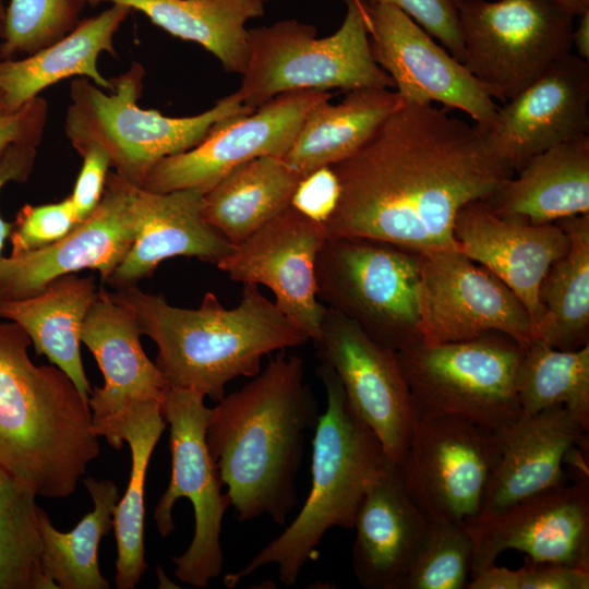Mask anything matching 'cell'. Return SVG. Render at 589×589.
<instances>
[{"mask_svg":"<svg viewBox=\"0 0 589 589\" xmlns=\"http://www.w3.org/2000/svg\"><path fill=\"white\" fill-rule=\"evenodd\" d=\"M332 97L329 92L314 89L280 94L249 115L220 123L195 147L159 160L141 188L204 194L245 161L284 157L309 112Z\"/></svg>","mask_w":589,"mask_h":589,"instance_id":"14","label":"cell"},{"mask_svg":"<svg viewBox=\"0 0 589 589\" xmlns=\"http://www.w3.org/2000/svg\"><path fill=\"white\" fill-rule=\"evenodd\" d=\"M498 456L495 431L455 416H422L398 468L428 521L464 524L480 514Z\"/></svg>","mask_w":589,"mask_h":589,"instance_id":"12","label":"cell"},{"mask_svg":"<svg viewBox=\"0 0 589 589\" xmlns=\"http://www.w3.org/2000/svg\"><path fill=\"white\" fill-rule=\"evenodd\" d=\"M326 394V409L314 429L311 486L290 525L241 569L224 577L228 588L267 564H276L280 581L296 585L324 534L333 527L353 528L361 501L388 459L371 428L354 411L333 369H316Z\"/></svg>","mask_w":589,"mask_h":589,"instance_id":"5","label":"cell"},{"mask_svg":"<svg viewBox=\"0 0 589 589\" xmlns=\"http://www.w3.org/2000/svg\"><path fill=\"white\" fill-rule=\"evenodd\" d=\"M5 11H7V7L4 5L3 0H0V37L3 32Z\"/></svg>","mask_w":589,"mask_h":589,"instance_id":"47","label":"cell"},{"mask_svg":"<svg viewBox=\"0 0 589 589\" xmlns=\"http://www.w3.org/2000/svg\"><path fill=\"white\" fill-rule=\"evenodd\" d=\"M420 252L362 237L325 238L317 298L378 344L399 351L422 340Z\"/></svg>","mask_w":589,"mask_h":589,"instance_id":"8","label":"cell"},{"mask_svg":"<svg viewBox=\"0 0 589 589\" xmlns=\"http://www.w3.org/2000/svg\"><path fill=\"white\" fill-rule=\"evenodd\" d=\"M495 214L542 225L589 213V135L530 158L491 197Z\"/></svg>","mask_w":589,"mask_h":589,"instance_id":"27","label":"cell"},{"mask_svg":"<svg viewBox=\"0 0 589 589\" xmlns=\"http://www.w3.org/2000/svg\"><path fill=\"white\" fill-rule=\"evenodd\" d=\"M76 152L82 157V166L73 191L69 196L80 224L99 204L111 168V161L106 151L97 145H86Z\"/></svg>","mask_w":589,"mask_h":589,"instance_id":"42","label":"cell"},{"mask_svg":"<svg viewBox=\"0 0 589 589\" xmlns=\"http://www.w3.org/2000/svg\"><path fill=\"white\" fill-rule=\"evenodd\" d=\"M500 456L481 512L489 516L565 482L563 462L587 440V431L563 406L522 414L496 431Z\"/></svg>","mask_w":589,"mask_h":589,"instance_id":"23","label":"cell"},{"mask_svg":"<svg viewBox=\"0 0 589 589\" xmlns=\"http://www.w3.org/2000/svg\"><path fill=\"white\" fill-rule=\"evenodd\" d=\"M574 16H579L589 10V0H553Z\"/></svg>","mask_w":589,"mask_h":589,"instance_id":"46","label":"cell"},{"mask_svg":"<svg viewBox=\"0 0 589 589\" xmlns=\"http://www.w3.org/2000/svg\"><path fill=\"white\" fill-rule=\"evenodd\" d=\"M318 417L304 360L285 350L211 408L206 443L240 521L267 516L285 525L298 502L305 436Z\"/></svg>","mask_w":589,"mask_h":589,"instance_id":"2","label":"cell"},{"mask_svg":"<svg viewBox=\"0 0 589 589\" xmlns=\"http://www.w3.org/2000/svg\"><path fill=\"white\" fill-rule=\"evenodd\" d=\"M38 144H14L0 159V192L9 182H24L32 173L37 156ZM12 230V223L0 216V259L5 240Z\"/></svg>","mask_w":589,"mask_h":589,"instance_id":"44","label":"cell"},{"mask_svg":"<svg viewBox=\"0 0 589 589\" xmlns=\"http://www.w3.org/2000/svg\"><path fill=\"white\" fill-rule=\"evenodd\" d=\"M365 10L373 58L404 103H437L490 128L498 107L459 60L398 8L365 3Z\"/></svg>","mask_w":589,"mask_h":589,"instance_id":"15","label":"cell"},{"mask_svg":"<svg viewBox=\"0 0 589 589\" xmlns=\"http://www.w3.org/2000/svg\"><path fill=\"white\" fill-rule=\"evenodd\" d=\"M516 394L522 414L563 406L589 430V344L576 350H561L541 339L524 349Z\"/></svg>","mask_w":589,"mask_h":589,"instance_id":"35","label":"cell"},{"mask_svg":"<svg viewBox=\"0 0 589 589\" xmlns=\"http://www.w3.org/2000/svg\"><path fill=\"white\" fill-rule=\"evenodd\" d=\"M401 103L388 88H358L338 104L325 100L305 117L283 159L308 179L357 152Z\"/></svg>","mask_w":589,"mask_h":589,"instance_id":"30","label":"cell"},{"mask_svg":"<svg viewBox=\"0 0 589 589\" xmlns=\"http://www.w3.org/2000/svg\"><path fill=\"white\" fill-rule=\"evenodd\" d=\"M48 119V104L36 97L21 109L8 110L0 99V159L14 144H40Z\"/></svg>","mask_w":589,"mask_h":589,"instance_id":"43","label":"cell"},{"mask_svg":"<svg viewBox=\"0 0 589 589\" xmlns=\"http://www.w3.org/2000/svg\"><path fill=\"white\" fill-rule=\"evenodd\" d=\"M135 235L127 181L109 172L97 207L67 236L41 249L0 259V300L36 296L52 280L86 268L98 271L107 283Z\"/></svg>","mask_w":589,"mask_h":589,"instance_id":"19","label":"cell"},{"mask_svg":"<svg viewBox=\"0 0 589 589\" xmlns=\"http://www.w3.org/2000/svg\"><path fill=\"white\" fill-rule=\"evenodd\" d=\"M77 225L70 196L55 203L25 204L12 223L9 236L11 255H20L52 244Z\"/></svg>","mask_w":589,"mask_h":589,"instance_id":"39","label":"cell"},{"mask_svg":"<svg viewBox=\"0 0 589 589\" xmlns=\"http://www.w3.org/2000/svg\"><path fill=\"white\" fill-rule=\"evenodd\" d=\"M334 203L325 238L362 237L417 252L458 250L459 211L515 171L484 132L434 104L401 103L351 156L327 167Z\"/></svg>","mask_w":589,"mask_h":589,"instance_id":"1","label":"cell"},{"mask_svg":"<svg viewBox=\"0 0 589 589\" xmlns=\"http://www.w3.org/2000/svg\"><path fill=\"white\" fill-rule=\"evenodd\" d=\"M141 335L135 316L99 287L81 329V342L93 353L105 381L88 398L93 423L133 401L163 404L170 385L144 352Z\"/></svg>","mask_w":589,"mask_h":589,"instance_id":"25","label":"cell"},{"mask_svg":"<svg viewBox=\"0 0 589 589\" xmlns=\"http://www.w3.org/2000/svg\"><path fill=\"white\" fill-rule=\"evenodd\" d=\"M420 332L426 344L498 332L524 349L536 338L520 299L488 268L459 250L421 252Z\"/></svg>","mask_w":589,"mask_h":589,"instance_id":"13","label":"cell"},{"mask_svg":"<svg viewBox=\"0 0 589 589\" xmlns=\"http://www.w3.org/2000/svg\"><path fill=\"white\" fill-rule=\"evenodd\" d=\"M88 0H10L0 58L34 53L67 36L82 21Z\"/></svg>","mask_w":589,"mask_h":589,"instance_id":"38","label":"cell"},{"mask_svg":"<svg viewBox=\"0 0 589 589\" xmlns=\"http://www.w3.org/2000/svg\"><path fill=\"white\" fill-rule=\"evenodd\" d=\"M97 289L94 277L69 274L36 296L0 300V318L19 324L35 351L63 371L87 400L92 388L81 359V329Z\"/></svg>","mask_w":589,"mask_h":589,"instance_id":"29","label":"cell"},{"mask_svg":"<svg viewBox=\"0 0 589 589\" xmlns=\"http://www.w3.org/2000/svg\"><path fill=\"white\" fill-rule=\"evenodd\" d=\"M572 49L580 59L589 62V10L579 15V22L572 33Z\"/></svg>","mask_w":589,"mask_h":589,"instance_id":"45","label":"cell"},{"mask_svg":"<svg viewBox=\"0 0 589 589\" xmlns=\"http://www.w3.org/2000/svg\"><path fill=\"white\" fill-rule=\"evenodd\" d=\"M264 2L267 1V0H263Z\"/></svg>","mask_w":589,"mask_h":589,"instance_id":"48","label":"cell"},{"mask_svg":"<svg viewBox=\"0 0 589 589\" xmlns=\"http://www.w3.org/2000/svg\"><path fill=\"white\" fill-rule=\"evenodd\" d=\"M313 342L320 362L333 369L354 411L398 466L417 414L397 351L378 344L354 322L328 308Z\"/></svg>","mask_w":589,"mask_h":589,"instance_id":"17","label":"cell"},{"mask_svg":"<svg viewBox=\"0 0 589 589\" xmlns=\"http://www.w3.org/2000/svg\"><path fill=\"white\" fill-rule=\"evenodd\" d=\"M454 236L458 250L497 276L524 303L534 338L543 315L540 287L552 264L569 245L555 221L534 225L495 214L483 201L457 214Z\"/></svg>","mask_w":589,"mask_h":589,"instance_id":"21","label":"cell"},{"mask_svg":"<svg viewBox=\"0 0 589 589\" xmlns=\"http://www.w3.org/2000/svg\"><path fill=\"white\" fill-rule=\"evenodd\" d=\"M469 589H588L589 570L531 561L518 569L493 565L472 576Z\"/></svg>","mask_w":589,"mask_h":589,"instance_id":"40","label":"cell"},{"mask_svg":"<svg viewBox=\"0 0 589 589\" xmlns=\"http://www.w3.org/2000/svg\"><path fill=\"white\" fill-rule=\"evenodd\" d=\"M204 398L194 390L170 386L161 404L170 430L171 479L154 513L158 532L166 537L175 531L172 509L177 500L185 497L191 502L194 536L187 551L173 556L172 562L176 577L200 589L221 574L220 532L230 506L206 443L211 408Z\"/></svg>","mask_w":589,"mask_h":589,"instance_id":"11","label":"cell"},{"mask_svg":"<svg viewBox=\"0 0 589 589\" xmlns=\"http://www.w3.org/2000/svg\"><path fill=\"white\" fill-rule=\"evenodd\" d=\"M84 484L93 501V510L68 532L56 529L40 509L43 540L41 567L45 576L61 589H108L99 570L97 552L101 538L113 528V513L120 498L109 480L86 478Z\"/></svg>","mask_w":589,"mask_h":589,"instance_id":"34","label":"cell"},{"mask_svg":"<svg viewBox=\"0 0 589 589\" xmlns=\"http://www.w3.org/2000/svg\"><path fill=\"white\" fill-rule=\"evenodd\" d=\"M144 76L143 65L133 62L110 79L111 91L86 77L73 80L64 119L65 136L75 151L91 144L101 147L115 173L136 187L163 158L195 147L220 123L254 111L235 92L202 113L164 116L139 106Z\"/></svg>","mask_w":589,"mask_h":589,"instance_id":"6","label":"cell"},{"mask_svg":"<svg viewBox=\"0 0 589 589\" xmlns=\"http://www.w3.org/2000/svg\"><path fill=\"white\" fill-rule=\"evenodd\" d=\"M109 294L157 345L155 363L168 384L214 401L226 395L230 381L257 375L264 356L310 340L255 284L243 285L232 309L211 291L197 309L170 305L164 296L145 293L136 285Z\"/></svg>","mask_w":589,"mask_h":589,"instance_id":"3","label":"cell"},{"mask_svg":"<svg viewBox=\"0 0 589 589\" xmlns=\"http://www.w3.org/2000/svg\"><path fill=\"white\" fill-rule=\"evenodd\" d=\"M524 348L498 332L465 341L420 340L397 351L416 414L455 416L501 431L519 416L517 370Z\"/></svg>","mask_w":589,"mask_h":589,"instance_id":"9","label":"cell"},{"mask_svg":"<svg viewBox=\"0 0 589 589\" xmlns=\"http://www.w3.org/2000/svg\"><path fill=\"white\" fill-rule=\"evenodd\" d=\"M305 180L283 157L253 158L203 194V217L238 245L290 206Z\"/></svg>","mask_w":589,"mask_h":589,"instance_id":"31","label":"cell"},{"mask_svg":"<svg viewBox=\"0 0 589 589\" xmlns=\"http://www.w3.org/2000/svg\"><path fill=\"white\" fill-rule=\"evenodd\" d=\"M589 131V62L569 52L498 107L484 132L515 173L533 156Z\"/></svg>","mask_w":589,"mask_h":589,"instance_id":"20","label":"cell"},{"mask_svg":"<svg viewBox=\"0 0 589 589\" xmlns=\"http://www.w3.org/2000/svg\"><path fill=\"white\" fill-rule=\"evenodd\" d=\"M132 10L110 4L99 14L82 20L60 40L28 56L0 58V99L10 111L21 109L39 94L69 77H86L106 91L110 79L98 69V58L116 56L113 38Z\"/></svg>","mask_w":589,"mask_h":589,"instance_id":"26","label":"cell"},{"mask_svg":"<svg viewBox=\"0 0 589 589\" xmlns=\"http://www.w3.org/2000/svg\"><path fill=\"white\" fill-rule=\"evenodd\" d=\"M472 540L471 575L495 565L506 550L531 561L589 570L588 477L566 481L504 510L464 522Z\"/></svg>","mask_w":589,"mask_h":589,"instance_id":"16","label":"cell"},{"mask_svg":"<svg viewBox=\"0 0 589 589\" xmlns=\"http://www.w3.org/2000/svg\"><path fill=\"white\" fill-rule=\"evenodd\" d=\"M37 495L0 466V589H56L41 567Z\"/></svg>","mask_w":589,"mask_h":589,"instance_id":"36","label":"cell"},{"mask_svg":"<svg viewBox=\"0 0 589 589\" xmlns=\"http://www.w3.org/2000/svg\"><path fill=\"white\" fill-rule=\"evenodd\" d=\"M127 197L136 235L107 280L116 289L151 277L170 257H196L217 265L233 250L203 217V193L196 190L156 193L127 182Z\"/></svg>","mask_w":589,"mask_h":589,"instance_id":"22","label":"cell"},{"mask_svg":"<svg viewBox=\"0 0 589 589\" xmlns=\"http://www.w3.org/2000/svg\"><path fill=\"white\" fill-rule=\"evenodd\" d=\"M472 540L464 524L429 521L398 589H464L472 566Z\"/></svg>","mask_w":589,"mask_h":589,"instance_id":"37","label":"cell"},{"mask_svg":"<svg viewBox=\"0 0 589 589\" xmlns=\"http://www.w3.org/2000/svg\"><path fill=\"white\" fill-rule=\"evenodd\" d=\"M368 4H390L418 23L460 62L464 44L458 19V0H363Z\"/></svg>","mask_w":589,"mask_h":589,"instance_id":"41","label":"cell"},{"mask_svg":"<svg viewBox=\"0 0 589 589\" xmlns=\"http://www.w3.org/2000/svg\"><path fill=\"white\" fill-rule=\"evenodd\" d=\"M429 521L409 496L389 458L369 485L356 515L352 567L368 589H398Z\"/></svg>","mask_w":589,"mask_h":589,"instance_id":"24","label":"cell"},{"mask_svg":"<svg viewBox=\"0 0 589 589\" xmlns=\"http://www.w3.org/2000/svg\"><path fill=\"white\" fill-rule=\"evenodd\" d=\"M458 19L461 63L503 103L572 52L575 16L553 0H458Z\"/></svg>","mask_w":589,"mask_h":589,"instance_id":"10","label":"cell"},{"mask_svg":"<svg viewBox=\"0 0 589 589\" xmlns=\"http://www.w3.org/2000/svg\"><path fill=\"white\" fill-rule=\"evenodd\" d=\"M346 5L340 27L323 38L297 20L248 29L249 58L236 91L242 104L255 110L294 91L394 87L373 58L364 1L346 0Z\"/></svg>","mask_w":589,"mask_h":589,"instance_id":"7","label":"cell"},{"mask_svg":"<svg viewBox=\"0 0 589 589\" xmlns=\"http://www.w3.org/2000/svg\"><path fill=\"white\" fill-rule=\"evenodd\" d=\"M14 322H0V466L37 496L71 495L100 454L92 411L59 368L36 365Z\"/></svg>","mask_w":589,"mask_h":589,"instance_id":"4","label":"cell"},{"mask_svg":"<svg viewBox=\"0 0 589 589\" xmlns=\"http://www.w3.org/2000/svg\"><path fill=\"white\" fill-rule=\"evenodd\" d=\"M556 223L567 232L569 245L541 284L543 315L536 339L576 350L589 344V213Z\"/></svg>","mask_w":589,"mask_h":589,"instance_id":"33","label":"cell"},{"mask_svg":"<svg viewBox=\"0 0 589 589\" xmlns=\"http://www.w3.org/2000/svg\"><path fill=\"white\" fill-rule=\"evenodd\" d=\"M123 4L152 23L214 55L227 72L243 74L249 58V20L264 14L263 0H88Z\"/></svg>","mask_w":589,"mask_h":589,"instance_id":"32","label":"cell"},{"mask_svg":"<svg viewBox=\"0 0 589 589\" xmlns=\"http://www.w3.org/2000/svg\"><path fill=\"white\" fill-rule=\"evenodd\" d=\"M324 240L322 221L291 204L216 266L235 281L269 288L278 310L313 341L327 310L315 275Z\"/></svg>","mask_w":589,"mask_h":589,"instance_id":"18","label":"cell"},{"mask_svg":"<svg viewBox=\"0 0 589 589\" xmlns=\"http://www.w3.org/2000/svg\"><path fill=\"white\" fill-rule=\"evenodd\" d=\"M161 404L133 401L118 413L93 423L94 433L115 448L123 442L131 449V471L127 491L113 513L117 542L116 587L133 589L147 568L144 546L145 479L153 450L166 429Z\"/></svg>","mask_w":589,"mask_h":589,"instance_id":"28","label":"cell"}]
</instances>
